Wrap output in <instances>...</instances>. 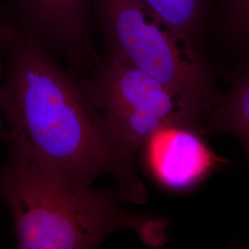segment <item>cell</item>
Here are the masks:
<instances>
[{"label":"cell","mask_w":249,"mask_h":249,"mask_svg":"<svg viewBox=\"0 0 249 249\" xmlns=\"http://www.w3.org/2000/svg\"><path fill=\"white\" fill-rule=\"evenodd\" d=\"M7 61L0 104L15 143L48 168L91 186L111 172L112 149L104 116L85 81L54 60L36 36L7 9L0 27Z\"/></svg>","instance_id":"1"},{"label":"cell","mask_w":249,"mask_h":249,"mask_svg":"<svg viewBox=\"0 0 249 249\" xmlns=\"http://www.w3.org/2000/svg\"><path fill=\"white\" fill-rule=\"evenodd\" d=\"M0 168V199L9 210L15 249H96L112 233L136 231L161 246L167 224L125 211L111 189H94L48 168L17 144Z\"/></svg>","instance_id":"2"},{"label":"cell","mask_w":249,"mask_h":249,"mask_svg":"<svg viewBox=\"0 0 249 249\" xmlns=\"http://www.w3.org/2000/svg\"><path fill=\"white\" fill-rule=\"evenodd\" d=\"M107 60L142 71L163 84L200 120L220 97L201 51L137 0H92Z\"/></svg>","instance_id":"3"},{"label":"cell","mask_w":249,"mask_h":249,"mask_svg":"<svg viewBox=\"0 0 249 249\" xmlns=\"http://www.w3.org/2000/svg\"><path fill=\"white\" fill-rule=\"evenodd\" d=\"M89 96L102 112L112 149V169L118 195L142 204L147 191L134 161L160 125L172 120L198 121L178 96L159 81L133 67L99 60L85 81Z\"/></svg>","instance_id":"4"},{"label":"cell","mask_w":249,"mask_h":249,"mask_svg":"<svg viewBox=\"0 0 249 249\" xmlns=\"http://www.w3.org/2000/svg\"><path fill=\"white\" fill-rule=\"evenodd\" d=\"M9 12L54 55L80 71L97 64L92 0H5Z\"/></svg>","instance_id":"5"},{"label":"cell","mask_w":249,"mask_h":249,"mask_svg":"<svg viewBox=\"0 0 249 249\" xmlns=\"http://www.w3.org/2000/svg\"><path fill=\"white\" fill-rule=\"evenodd\" d=\"M194 127L191 122L168 121L144 144L148 169L170 190L195 187L222 162Z\"/></svg>","instance_id":"6"},{"label":"cell","mask_w":249,"mask_h":249,"mask_svg":"<svg viewBox=\"0 0 249 249\" xmlns=\"http://www.w3.org/2000/svg\"><path fill=\"white\" fill-rule=\"evenodd\" d=\"M228 81L230 89L220 94L210 120L214 128L234 135L249 158V64H241Z\"/></svg>","instance_id":"7"},{"label":"cell","mask_w":249,"mask_h":249,"mask_svg":"<svg viewBox=\"0 0 249 249\" xmlns=\"http://www.w3.org/2000/svg\"><path fill=\"white\" fill-rule=\"evenodd\" d=\"M200 50L214 14L213 0H137Z\"/></svg>","instance_id":"8"},{"label":"cell","mask_w":249,"mask_h":249,"mask_svg":"<svg viewBox=\"0 0 249 249\" xmlns=\"http://www.w3.org/2000/svg\"><path fill=\"white\" fill-rule=\"evenodd\" d=\"M212 25L231 53L249 54V0H219Z\"/></svg>","instance_id":"9"},{"label":"cell","mask_w":249,"mask_h":249,"mask_svg":"<svg viewBox=\"0 0 249 249\" xmlns=\"http://www.w3.org/2000/svg\"><path fill=\"white\" fill-rule=\"evenodd\" d=\"M6 11H7V5H6V1L5 0H0V27H1V23H2V20L5 17V14H6ZM0 51H1V48H0ZM2 76H3V66H2V62H1V59H0V89H1V80H2ZM0 112H2V109H1V104H0ZM1 119H0V135H1Z\"/></svg>","instance_id":"10"}]
</instances>
